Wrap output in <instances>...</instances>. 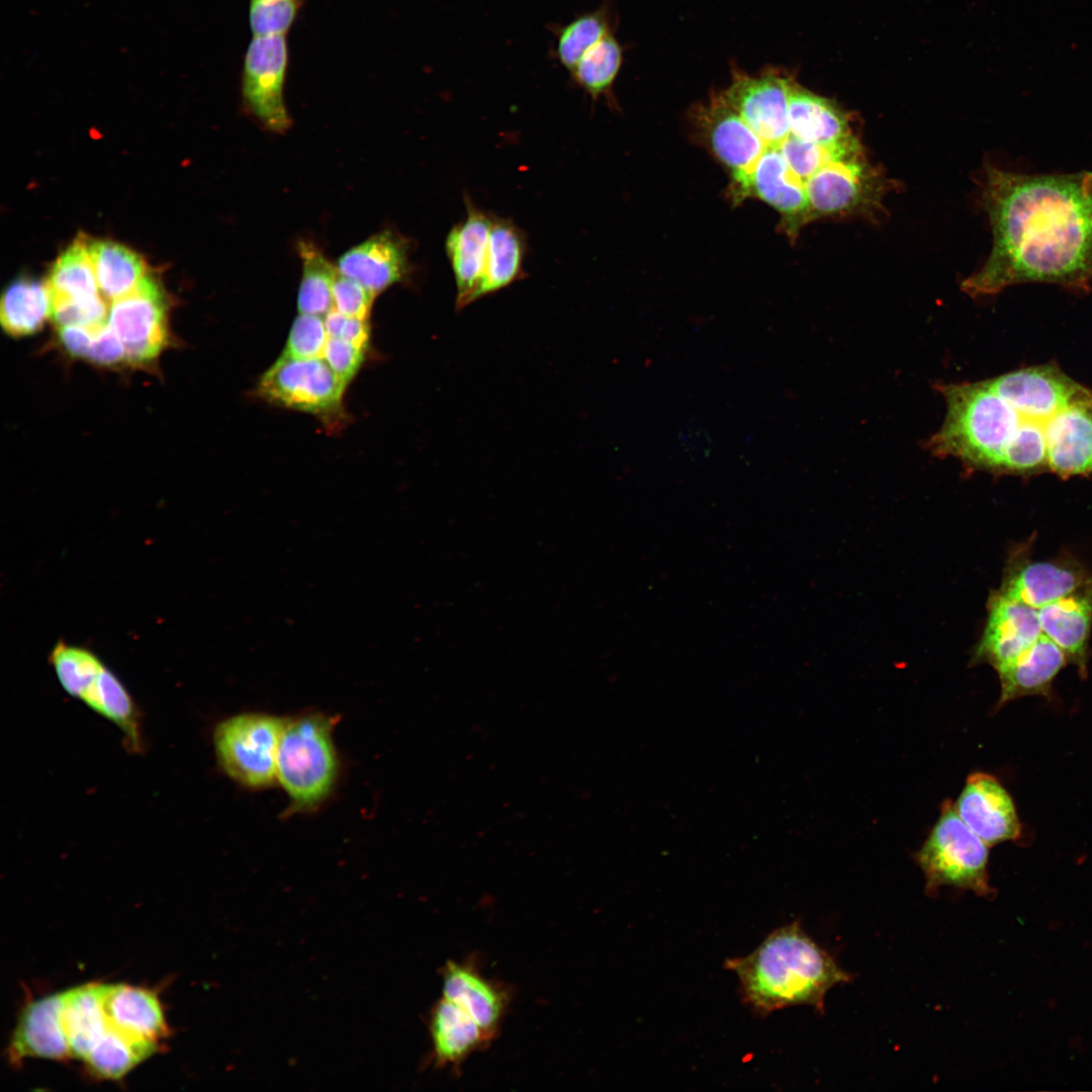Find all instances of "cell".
Masks as SVG:
<instances>
[{
  "instance_id": "obj_39",
  "label": "cell",
  "mask_w": 1092,
  "mask_h": 1092,
  "mask_svg": "<svg viewBox=\"0 0 1092 1092\" xmlns=\"http://www.w3.org/2000/svg\"><path fill=\"white\" fill-rule=\"evenodd\" d=\"M328 339L322 316L300 313L293 322L282 356L294 359H322Z\"/></svg>"
},
{
  "instance_id": "obj_26",
  "label": "cell",
  "mask_w": 1092,
  "mask_h": 1092,
  "mask_svg": "<svg viewBox=\"0 0 1092 1092\" xmlns=\"http://www.w3.org/2000/svg\"><path fill=\"white\" fill-rule=\"evenodd\" d=\"M1066 658L1064 651L1041 633L1027 649L997 669L1001 684L998 706L1024 696H1049Z\"/></svg>"
},
{
  "instance_id": "obj_40",
  "label": "cell",
  "mask_w": 1092,
  "mask_h": 1092,
  "mask_svg": "<svg viewBox=\"0 0 1092 1092\" xmlns=\"http://www.w3.org/2000/svg\"><path fill=\"white\" fill-rule=\"evenodd\" d=\"M108 312L101 295L77 300H52L51 316L59 327L80 326L96 329L107 324Z\"/></svg>"
},
{
  "instance_id": "obj_16",
  "label": "cell",
  "mask_w": 1092,
  "mask_h": 1092,
  "mask_svg": "<svg viewBox=\"0 0 1092 1092\" xmlns=\"http://www.w3.org/2000/svg\"><path fill=\"white\" fill-rule=\"evenodd\" d=\"M465 217L453 225L445 240V250L456 284L457 309L475 301L483 277L492 215L466 200Z\"/></svg>"
},
{
  "instance_id": "obj_43",
  "label": "cell",
  "mask_w": 1092,
  "mask_h": 1092,
  "mask_svg": "<svg viewBox=\"0 0 1092 1092\" xmlns=\"http://www.w3.org/2000/svg\"><path fill=\"white\" fill-rule=\"evenodd\" d=\"M87 359L103 365H113L125 359L123 345L108 324L94 331Z\"/></svg>"
},
{
  "instance_id": "obj_5",
  "label": "cell",
  "mask_w": 1092,
  "mask_h": 1092,
  "mask_svg": "<svg viewBox=\"0 0 1092 1092\" xmlns=\"http://www.w3.org/2000/svg\"><path fill=\"white\" fill-rule=\"evenodd\" d=\"M337 758L332 719L307 715L285 721L277 755V779L297 809L322 802L334 785Z\"/></svg>"
},
{
  "instance_id": "obj_6",
  "label": "cell",
  "mask_w": 1092,
  "mask_h": 1092,
  "mask_svg": "<svg viewBox=\"0 0 1092 1092\" xmlns=\"http://www.w3.org/2000/svg\"><path fill=\"white\" fill-rule=\"evenodd\" d=\"M988 858V845L965 824L948 800L942 804L938 820L916 854L928 895L942 886L989 895L992 889Z\"/></svg>"
},
{
  "instance_id": "obj_32",
  "label": "cell",
  "mask_w": 1092,
  "mask_h": 1092,
  "mask_svg": "<svg viewBox=\"0 0 1092 1092\" xmlns=\"http://www.w3.org/2000/svg\"><path fill=\"white\" fill-rule=\"evenodd\" d=\"M47 284L52 300H77L100 295L87 241L80 238L60 255Z\"/></svg>"
},
{
  "instance_id": "obj_12",
  "label": "cell",
  "mask_w": 1092,
  "mask_h": 1092,
  "mask_svg": "<svg viewBox=\"0 0 1092 1092\" xmlns=\"http://www.w3.org/2000/svg\"><path fill=\"white\" fill-rule=\"evenodd\" d=\"M790 82L791 78L774 72L758 77L735 72L721 97L766 146L777 147L790 134Z\"/></svg>"
},
{
  "instance_id": "obj_22",
  "label": "cell",
  "mask_w": 1092,
  "mask_h": 1092,
  "mask_svg": "<svg viewBox=\"0 0 1092 1092\" xmlns=\"http://www.w3.org/2000/svg\"><path fill=\"white\" fill-rule=\"evenodd\" d=\"M99 990L109 1028L154 1043L167 1034L161 1004L152 992L123 984L99 985Z\"/></svg>"
},
{
  "instance_id": "obj_41",
  "label": "cell",
  "mask_w": 1092,
  "mask_h": 1092,
  "mask_svg": "<svg viewBox=\"0 0 1092 1092\" xmlns=\"http://www.w3.org/2000/svg\"><path fill=\"white\" fill-rule=\"evenodd\" d=\"M374 296L359 282L343 275L338 274L334 282V305L349 317L367 321Z\"/></svg>"
},
{
  "instance_id": "obj_10",
  "label": "cell",
  "mask_w": 1092,
  "mask_h": 1092,
  "mask_svg": "<svg viewBox=\"0 0 1092 1092\" xmlns=\"http://www.w3.org/2000/svg\"><path fill=\"white\" fill-rule=\"evenodd\" d=\"M983 382L1025 419L1039 423L1069 406L1092 403V388L1076 382L1054 364L1018 369Z\"/></svg>"
},
{
  "instance_id": "obj_11",
  "label": "cell",
  "mask_w": 1092,
  "mask_h": 1092,
  "mask_svg": "<svg viewBox=\"0 0 1092 1092\" xmlns=\"http://www.w3.org/2000/svg\"><path fill=\"white\" fill-rule=\"evenodd\" d=\"M107 324L122 343L126 360L134 364L154 360L168 337L161 285L147 274L131 292L112 301Z\"/></svg>"
},
{
  "instance_id": "obj_36",
  "label": "cell",
  "mask_w": 1092,
  "mask_h": 1092,
  "mask_svg": "<svg viewBox=\"0 0 1092 1092\" xmlns=\"http://www.w3.org/2000/svg\"><path fill=\"white\" fill-rule=\"evenodd\" d=\"M622 61V47L610 32L584 53L569 74L576 85L597 99L611 91Z\"/></svg>"
},
{
  "instance_id": "obj_23",
  "label": "cell",
  "mask_w": 1092,
  "mask_h": 1092,
  "mask_svg": "<svg viewBox=\"0 0 1092 1092\" xmlns=\"http://www.w3.org/2000/svg\"><path fill=\"white\" fill-rule=\"evenodd\" d=\"M1037 612L1041 632L1064 651L1081 672H1085L1092 624V578Z\"/></svg>"
},
{
  "instance_id": "obj_15",
  "label": "cell",
  "mask_w": 1092,
  "mask_h": 1092,
  "mask_svg": "<svg viewBox=\"0 0 1092 1092\" xmlns=\"http://www.w3.org/2000/svg\"><path fill=\"white\" fill-rule=\"evenodd\" d=\"M1041 633L1036 609L997 592L989 601L987 624L975 660L997 670L1027 649Z\"/></svg>"
},
{
  "instance_id": "obj_42",
  "label": "cell",
  "mask_w": 1092,
  "mask_h": 1092,
  "mask_svg": "<svg viewBox=\"0 0 1092 1092\" xmlns=\"http://www.w3.org/2000/svg\"><path fill=\"white\" fill-rule=\"evenodd\" d=\"M324 358L333 371L348 384L363 363L364 353L341 338H329Z\"/></svg>"
},
{
  "instance_id": "obj_33",
  "label": "cell",
  "mask_w": 1092,
  "mask_h": 1092,
  "mask_svg": "<svg viewBox=\"0 0 1092 1092\" xmlns=\"http://www.w3.org/2000/svg\"><path fill=\"white\" fill-rule=\"evenodd\" d=\"M298 253L302 261L298 310L300 313L326 315L334 308L333 286L339 274L337 267L310 242L300 241Z\"/></svg>"
},
{
  "instance_id": "obj_17",
  "label": "cell",
  "mask_w": 1092,
  "mask_h": 1092,
  "mask_svg": "<svg viewBox=\"0 0 1092 1092\" xmlns=\"http://www.w3.org/2000/svg\"><path fill=\"white\" fill-rule=\"evenodd\" d=\"M408 243L401 236L384 231L344 253L336 267L340 275L376 295L408 275Z\"/></svg>"
},
{
  "instance_id": "obj_25",
  "label": "cell",
  "mask_w": 1092,
  "mask_h": 1092,
  "mask_svg": "<svg viewBox=\"0 0 1092 1092\" xmlns=\"http://www.w3.org/2000/svg\"><path fill=\"white\" fill-rule=\"evenodd\" d=\"M1087 579L1080 568L1067 562H1024L1009 570L999 592L1038 610L1075 592Z\"/></svg>"
},
{
  "instance_id": "obj_24",
  "label": "cell",
  "mask_w": 1092,
  "mask_h": 1092,
  "mask_svg": "<svg viewBox=\"0 0 1092 1092\" xmlns=\"http://www.w3.org/2000/svg\"><path fill=\"white\" fill-rule=\"evenodd\" d=\"M790 132L807 142L834 145L857 135L848 112L833 100L819 96L791 79Z\"/></svg>"
},
{
  "instance_id": "obj_28",
  "label": "cell",
  "mask_w": 1092,
  "mask_h": 1092,
  "mask_svg": "<svg viewBox=\"0 0 1092 1092\" xmlns=\"http://www.w3.org/2000/svg\"><path fill=\"white\" fill-rule=\"evenodd\" d=\"M526 245L524 233L513 221L492 216L485 269L476 300L524 276Z\"/></svg>"
},
{
  "instance_id": "obj_8",
  "label": "cell",
  "mask_w": 1092,
  "mask_h": 1092,
  "mask_svg": "<svg viewBox=\"0 0 1092 1092\" xmlns=\"http://www.w3.org/2000/svg\"><path fill=\"white\" fill-rule=\"evenodd\" d=\"M287 67L285 35L253 37L244 57L243 103L266 129L279 133L291 125L284 100Z\"/></svg>"
},
{
  "instance_id": "obj_34",
  "label": "cell",
  "mask_w": 1092,
  "mask_h": 1092,
  "mask_svg": "<svg viewBox=\"0 0 1092 1092\" xmlns=\"http://www.w3.org/2000/svg\"><path fill=\"white\" fill-rule=\"evenodd\" d=\"M555 36L554 57L570 72L584 53L611 31L608 7L581 13L565 24L551 25Z\"/></svg>"
},
{
  "instance_id": "obj_3",
  "label": "cell",
  "mask_w": 1092,
  "mask_h": 1092,
  "mask_svg": "<svg viewBox=\"0 0 1092 1092\" xmlns=\"http://www.w3.org/2000/svg\"><path fill=\"white\" fill-rule=\"evenodd\" d=\"M946 404L940 429L926 443L936 456L1000 472L1003 455L1024 418L983 381L937 384Z\"/></svg>"
},
{
  "instance_id": "obj_46",
  "label": "cell",
  "mask_w": 1092,
  "mask_h": 1092,
  "mask_svg": "<svg viewBox=\"0 0 1092 1092\" xmlns=\"http://www.w3.org/2000/svg\"><path fill=\"white\" fill-rule=\"evenodd\" d=\"M325 316L324 321L329 338H340L348 316L337 308H332Z\"/></svg>"
},
{
  "instance_id": "obj_45",
  "label": "cell",
  "mask_w": 1092,
  "mask_h": 1092,
  "mask_svg": "<svg viewBox=\"0 0 1092 1092\" xmlns=\"http://www.w3.org/2000/svg\"><path fill=\"white\" fill-rule=\"evenodd\" d=\"M369 331L367 321L348 316L340 338L351 343L358 349L364 350L369 341Z\"/></svg>"
},
{
  "instance_id": "obj_18",
  "label": "cell",
  "mask_w": 1092,
  "mask_h": 1092,
  "mask_svg": "<svg viewBox=\"0 0 1092 1092\" xmlns=\"http://www.w3.org/2000/svg\"><path fill=\"white\" fill-rule=\"evenodd\" d=\"M746 195L756 196L778 210L791 238L812 220L805 188L790 173L778 147L766 146L753 168Z\"/></svg>"
},
{
  "instance_id": "obj_19",
  "label": "cell",
  "mask_w": 1092,
  "mask_h": 1092,
  "mask_svg": "<svg viewBox=\"0 0 1092 1092\" xmlns=\"http://www.w3.org/2000/svg\"><path fill=\"white\" fill-rule=\"evenodd\" d=\"M1048 468L1062 477L1092 473V403L1069 406L1044 426Z\"/></svg>"
},
{
  "instance_id": "obj_44",
  "label": "cell",
  "mask_w": 1092,
  "mask_h": 1092,
  "mask_svg": "<svg viewBox=\"0 0 1092 1092\" xmlns=\"http://www.w3.org/2000/svg\"><path fill=\"white\" fill-rule=\"evenodd\" d=\"M96 329L80 326H62L59 327V336L63 346L71 355L87 359Z\"/></svg>"
},
{
  "instance_id": "obj_4",
  "label": "cell",
  "mask_w": 1092,
  "mask_h": 1092,
  "mask_svg": "<svg viewBox=\"0 0 1092 1092\" xmlns=\"http://www.w3.org/2000/svg\"><path fill=\"white\" fill-rule=\"evenodd\" d=\"M49 661L67 694L119 728L131 752L143 750L136 705L119 678L93 651L60 640L51 650Z\"/></svg>"
},
{
  "instance_id": "obj_1",
  "label": "cell",
  "mask_w": 1092,
  "mask_h": 1092,
  "mask_svg": "<svg viewBox=\"0 0 1092 1092\" xmlns=\"http://www.w3.org/2000/svg\"><path fill=\"white\" fill-rule=\"evenodd\" d=\"M981 186L993 244L963 291L982 297L1030 282L1089 289L1092 172L1030 175L986 164Z\"/></svg>"
},
{
  "instance_id": "obj_37",
  "label": "cell",
  "mask_w": 1092,
  "mask_h": 1092,
  "mask_svg": "<svg viewBox=\"0 0 1092 1092\" xmlns=\"http://www.w3.org/2000/svg\"><path fill=\"white\" fill-rule=\"evenodd\" d=\"M1044 426L1024 418L1004 452L1000 472L1029 473L1048 468Z\"/></svg>"
},
{
  "instance_id": "obj_7",
  "label": "cell",
  "mask_w": 1092,
  "mask_h": 1092,
  "mask_svg": "<svg viewBox=\"0 0 1092 1092\" xmlns=\"http://www.w3.org/2000/svg\"><path fill=\"white\" fill-rule=\"evenodd\" d=\"M285 721L245 713L220 722L213 733L218 764L237 783L263 788L277 778V755Z\"/></svg>"
},
{
  "instance_id": "obj_13",
  "label": "cell",
  "mask_w": 1092,
  "mask_h": 1092,
  "mask_svg": "<svg viewBox=\"0 0 1092 1092\" xmlns=\"http://www.w3.org/2000/svg\"><path fill=\"white\" fill-rule=\"evenodd\" d=\"M696 117L712 153L730 171L736 191L743 197L766 145L721 95L701 106Z\"/></svg>"
},
{
  "instance_id": "obj_31",
  "label": "cell",
  "mask_w": 1092,
  "mask_h": 1092,
  "mask_svg": "<svg viewBox=\"0 0 1092 1092\" xmlns=\"http://www.w3.org/2000/svg\"><path fill=\"white\" fill-rule=\"evenodd\" d=\"M88 248L100 292L108 300L131 292L147 275L145 261L121 244L94 241Z\"/></svg>"
},
{
  "instance_id": "obj_30",
  "label": "cell",
  "mask_w": 1092,
  "mask_h": 1092,
  "mask_svg": "<svg viewBox=\"0 0 1092 1092\" xmlns=\"http://www.w3.org/2000/svg\"><path fill=\"white\" fill-rule=\"evenodd\" d=\"M52 313V295L47 283L21 277L4 291L0 304L3 329L13 337L37 332Z\"/></svg>"
},
{
  "instance_id": "obj_20",
  "label": "cell",
  "mask_w": 1092,
  "mask_h": 1092,
  "mask_svg": "<svg viewBox=\"0 0 1092 1092\" xmlns=\"http://www.w3.org/2000/svg\"><path fill=\"white\" fill-rule=\"evenodd\" d=\"M443 998L471 1016L492 1039L509 1004V994L469 963L448 961L442 971Z\"/></svg>"
},
{
  "instance_id": "obj_27",
  "label": "cell",
  "mask_w": 1092,
  "mask_h": 1092,
  "mask_svg": "<svg viewBox=\"0 0 1092 1092\" xmlns=\"http://www.w3.org/2000/svg\"><path fill=\"white\" fill-rule=\"evenodd\" d=\"M429 1028L439 1067H458L491 1040L471 1016L445 998L433 1007Z\"/></svg>"
},
{
  "instance_id": "obj_2",
  "label": "cell",
  "mask_w": 1092,
  "mask_h": 1092,
  "mask_svg": "<svg viewBox=\"0 0 1092 1092\" xmlns=\"http://www.w3.org/2000/svg\"><path fill=\"white\" fill-rule=\"evenodd\" d=\"M724 966L737 975L744 1003L760 1015L795 1005L823 1012L827 992L850 981L799 922L774 930L753 952Z\"/></svg>"
},
{
  "instance_id": "obj_35",
  "label": "cell",
  "mask_w": 1092,
  "mask_h": 1092,
  "mask_svg": "<svg viewBox=\"0 0 1092 1092\" xmlns=\"http://www.w3.org/2000/svg\"><path fill=\"white\" fill-rule=\"evenodd\" d=\"M157 1043L129 1038L107 1026L84 1061L97 1076L119 1079L150 1057Z\"/></svg>"
},
{
  "instance_id": "obj_21",
  "label": "cell",
  "mask_w": 1092,
  "mask_h": 1092,
  "mask_svg": "<svg viewBox=\"0 0 1092 1092\" xmlns=\"http://www.w3.org/2000/svg\"><path fill=\"white\" fill-rule=\"evenodd\" d=\"M62 1010L63 993L29 1003L19 1017L10 1042L11 1060L72 1057L62 1023Z\"/></svg>"
},
{
  "instance_id": "obj_14",
  "label": "cell",
  "mask_w": 1092,
  "mask_h": 1092,
  "mask_svg": "<svg viewBox=\"0 0 1092 1092\" xmlns=\"http://www.w3.org/2000/svg\"><path fill=\"white\" fill-rule=\"evenodd\" d=\"M953 807L988 846L1014 841L1021 835L1013 799L994 776L982 771L969 776Z\"/></svg>"
},
{
  "instance_id": "obj_38",
  "label": "cell",
  "mask_w": 1092,
  "mask_h": 1092,
  "mask_svg": "<svg viewBox=\"0 0 1092 1092\" xmlns=\"http://www.w3.org/2000/svg\"><path fill=\"white\" fill-rule=\"evenodd\" d=\"M301 6L302 0H250L249 23L254 36L285 35Z\"/></svg>"
},
{
  "instance_id": "obj_29",
  "label": "cell",
  "mask_w": 1092,
  "mask_h": 1092,
  "mask_svg": "<svg viewBox=\"0 0 1092 1092\" xmlns=\"http://www.w3.org/2000/svg\"><path fill=\"white\" fill-rule=\"evenodd\" d=\"M62 1023L72 1057L84 1060L107 1029L99 984L63 993Z\"/></svg>"
},
{
  "instance_id": "obj_9",
  "label": "cell",
  "mask_w": 1092,
  "mask_h": 1092,
  "mask_svg": "<svg viewBox=\"0 0 1092 1092\" xmlns=\"http://www.w3.org/2000/svg\"><path fill=\"white\" fill-rule=\"evenodd\" d=\"M346 385L323 358L281 356L261 377L258 391L270 402L328 416L340 411Z\"/></svg>"
}]
</instances>
